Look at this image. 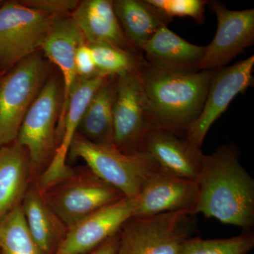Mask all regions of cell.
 <instances>
[{"instance_id": "8992f818", "label": "cell", "mask_w": 254, "mask_h": 254, "mask_svg": "<svg viewBox=\"0 0 254 254\" xmlns=\"http://www.w3.org/2000/svg\"><path fill=\"white\" fill-rule=\"evenodd\" d=\"M42 193L68 230L88 215L125 197L87 166L73 168L68 176Z\"/></svg>"}, {"instance_id": "e0dca14e", "label": "cell", "mask_w": 254, "mask_h": 254, "mask_svg": "<svg viewBox=\"0 0 254 254\" xmlns=\"http://www.w3.org/2000/svg\"><path fill=\"white\" fill-rule=\"evenodd\" d=\"M88 44L113 45L123 49L135 50L122 29L110 0L79 1L70 14Z\"/></svg>"}, {"instance_id": "484cf974", "label": "cell", "mask_w": 254, "mask_h": 254, "mask_svg": "<svg viewBox=\"0 0 254 254\" xmlns=\"http://www.w3.org/2000/svg\"><path fill=\"white\" fill-rule=\"evenodd\" d=\"M20 1L28 7L60 16H69L79 2L76 0H22Z\"/></svg>"}, {"instance_id": "cb8c5ba5", "label": "cell", "mask_w": 254, "mask_h": 254, "mask_svg": "<svg viewBox=\"0 0 254 254\" xmlns=\"http://www.w3.org/2000/svg\"><path fill=\"white\" fill-rule=\"evenodd\" d=\"M254 248V235L248 230L227 239L204 240L190 237L177 254H248Z\"/></svg>"}, {"instance_id": "d4e9b609", "label": "cell", "mask_w": 254, "mask_h": 254, "mask_svg": "<svg viewBox=\"0 0 254 254\" xmlns=\"http://www.w3.org/2000/svg\"><path fill=\"white\" fill-rule=\"evenodd\" d=\"M150 4L172 21L175 17H190L201 23L204 20V0H148Z\"/></svg>"}, {"instance_id": "30bf717a", "label": "cell", "mask_w": 254, "mask_h": 254, "mask_svg": "<svg viewBox=\"0 0 254 254\" xmlns=\"http://www.w3.org/2000/svg\"><path fill=\"white\" fill-rule=\"evenodd\" d=\"M254 56L232 66L218 68L212 78L203 109L185 138L200 148L213 123L226 111L235 97L254 85Z\"/></svg>"}, {"instance_id": "603a6c76", "label": "cell", "mask_w": 254, "mask_h": 254, "mask_svg": "<svg viewBox=\"0 0 254 254\" xmlns=\"http://www.w3.org/2000/svg\"><path fill=\"white\" fill-rule=\"evenodd\" d=\"M1 254H43L32 237L21 203L0 220Z\"/></svg>"}, {"instance_id": "d6986e66", "label": "cell", "mask_w": 254, "mask_h": 254, "mask_svg": "<svg viewBox=\"0 0 254 254\" xmlns=\"http://www.w3.org/2000/svg\"><path fill=\"white\" fill-rule=\"evenodd\" d=\"M27 150L16 141L0 148V220L22 201L31 182Z\"/></svg>"}, {"instance_id": "ba28073f", "label": "cell", "mask_w": 254, "mask_h": 254, "mask_svg": "<svg viewBox=\"0 0 254 254\" xmlns=\"http://www.w3.org/2000/svg\"><path fill=\"white\" fill-rule=\"evenodd\" d=\"M187 212H171L128 219L120 231L118 254H177L190 237Z\"/></svg>"}, {"instance_id": "4316f807", "label": "cell", "mask_w": 254, "mask_h": 254, "mask_svg": "<svg viewBox=\"0 0 254 254\" xmlns=\"http://www.w3.org/2000/svg\"><path fill=\"white\" fill-rule=\"evenodd\" d=\"M76 69L78 78L92 79L101 77L98 74L91 47L87 43L78 47L76 54Z\"/></svg>"}, {"instance_id": "3957f363", "label": "cell", "mask_w": 254, "mask_h": 254, "mask_svg": "<svg viewBox=\"0 0 254 254\" xmlns=\"http://www.w3.org/2000/svg\"><path fill=\"white\" fill-rule=\"evenodd\" d=\"M68 157L84 160L97 176L131 199L138 196L145 180L159 170L144 151L123 153L114 146L92 143L78 133L70 145Z\"/></svg>"}, {"instance_id": "7402d4cb", "label": "cell", "mask_w": 254, "mask_h": 254, "mask_svg": "<svg viewBox=\"0 0 254 254\" xmlns=\"http://www.w3.org/2000/svg\"><path fill=\"white\" fill-rule=\"evenodd\" d=\"M88 45L91 47L98 74L101 77L120 76L139 71L147 64L142 53L104 43Z\"/></svg>"}, {"instance_id": "5bb4252c", "label": "cell", "mask_w": 254, "mask_h": 254, "mask_svg": "<svg viewBox=\"0 0 254 254\" xmlns=\"http://www.w3.org/2000/svg\"><path fill=\"white\" fill-rule=\"evenodd\" d=\"M141 151L153 159L160 171L195 182L201 171L205 155L200 148L186 138L158 128L148 131Z\"/></svg>"}, {"instance_id": "52a82bcc", "label": "cell", "mask_w": 254, "mask_h": 254, "mask_svg": "<svg viewBox=\"0 0 254 254\" xmlns=\"http://www.w3.org/2000/svg\"><path fill=\"white\" fill-rule=\"evenodd\" d=\"M61 17L28 7L20 1H3L0 6V74L40 51L53 24Z\"/></svg>"}, {"instance_id": "6da1fadb", "label": "cell", "mask_w": 254, "mask_h": 254, "mask_svg": "<svg viewBox=\"0 0 254 254\" xmlns=\"http://www.w3.org/2000/svg\"><path fill=\"white\" fill-rule=\"evenodd\" d=\"M194 215L201 213L227 225L252 230L254 225V181L239 160L234 145L205 155L197 180Z\"/></svg>"}, {"instance_id": "44dd1931", "label": "cell", "mask_w": 254, "mask_h": 254, "mask_svg": "<svg viewBox=\"0 0 254 254\" xmlns=\"http://www.w3.org/2000/svg\"><path fill=\"white\" fill-rule=\"evenodd\" d=\"M117 76H110L95 93L83 115L78 134L95 144L114 146L113 105Z\"/></svg>"}, {"instance_id": "7c38bea8", "label": "cell", "mask_w": 254, "mask_h": 254, "mask_svg": "<svg viewBox=\"0 0 254 254\" xmlns=\"http://www.w3.org/2000/svg\"><path fill=\"white\" fill-rule=\"evenodd\" d=\"M198 195L197 182L158 170L145 180L138 196L133 199V216L150 217L171 212L194 215Z\"/></svg>"}, {"instance_id": "9c48e42d", "label": "cell", "mask_w": 254, "mask_h": 254, "mask_svg": "<svg viewBox=\"0 0 254 254\" xmlns=\"http://www.w3.org/2000/svg\"><path fill=\"white\" fill-rule=\"evenodd\" d=\"M150 123L140 71L117 76L113 105V144L123 153L141 151Z\"/></svg>"}, {"instance_id": "83f0119b", "label": "cell", "mask_w": 254, "mask_h": 254, "mask_svg": "<svg viewBox=\"0 0 254 254\" xmlns=\"http://www.w3.org/2000/svg\"><path fill=\"white\" fill-rule=\"evenodd\" d=\"M120 231L108 240L105 241L95 250L84 254H118L119 244H120Z\"/></svg>"}, {"instance_id": "7a4b0ae2", "label": "cell", "mask_w": 254, "mask_h": 254, "mask_svg": "<svg viewBox=\"0 0 254 254\" xmlns=\"http://www.w3.org/2000/svg\"><path fill=\"white\" fill-rule=\"evenodd\" d=\"M218 69L171 72L147 63L140 71L147 114L153 128L185 138L203 109Z\"/></svg>"}, {"instance_id": "5b68a950", "label": "cell", "mask_w": 254, "mask_h": 254, "mask_svg": "<svg viewBox=\"0 0 254 254\" xmlns=\"http://www.w3.org/2000/svg\"><path fill=\"white\" fill-rule=\"evenodd\" d=\"M63 100V81L50 76L28 110L15 141L27 150L36 180L48 168L56 151Z\"/></svg>"}, {"instance_id": "2e32d148", "label": "cell", "mask_w": 254, "mask_h": 254, "mask_svg": "<svg viewBox=\"0 0 254 254\" xmlns=\"http://www.w3.org/2000/svg\"><path fill=\"white\" fill-rule=\"evenodd\" d=\"M205 49L185 41L168 26L160 28L141 48L145 60L151 66L181 73L200 71Z\"/></svg>"}, {"instance_id": "8fae6325", "label": "cell", "mask_w": 254, "mask_h": 254, "mask_svg": "<svg viewBox=\"0 0 254 254\" xmlns=\"http://www.w3.org/2000/svg\"><path fill=\"white\" fill-rule=\"evenodd\" d=\"M216 15L218 28L213 41L205 47L199 69H218L254 43V9L233 11L220 1H209Z\"/></svg>"}, {"instance_id": "277c9868", "label": "cell", "mask_w": 254, "mask_h": 254, "mask_svg": "<svg viewBox=\"0 0 254 254\" xmlns=\"http://www.w3.org/2000/svg\"><path fill=\"white\" fill-rule=\"evenodd\" d=\"M51 65L40 50L0 80V148L16 141L23 119L50 76Z\"/></svg>"}, {"instance_id": "ffe728a7", "label": "cell", "mask_w": 254, "mask_h": 254, "mask_svg": "<svg viewBox=\"0 0 254 254\" xmlns=\"http://www.w3.org/2000/svg\"><path fill=\"white\" fill-rule=\"evenodd\" d=\"M113 7L127 39L141 53L145 42L171 21L148 0H115Z\"/></svg>"}, {"instance_id": "ac0fdd59", "label": "cell", "mask_w": 254, "mask_h": 254, "mask_svg": "<svg viewBox=\"0 0 254 254\" xmlns=\"http://www.w3.org/2000/svg\"><path fill=\"white\" fill-rule=\"evenodd\" d=\"M21 207L30 233L42 253H56L68 228L48 204L36 180L26 190Z\"/></svg>"}, {"instance_id": "f1b7e54d", "label": "cell", "mask_w": 254, "mask_h": 254, "mask_svg": "<svg viewBox=\"0 0 254 254\" xmlns=\"http://www.w3.org/2000/svg\"><path fill=\"white\" fill-rule=\"evenodd\" d=\"M3 1H0V6H1V4H2Z\"/></svg>"}, {"instance_id": "9a60e30c", "label": "cell", "mask_w": 254, "mask_h": 254, "mask_svg": "<svg viewBox=\"0 0 254 254\" xmlns=\"http://www.w3.org/2000/svg\"><path fill=\"white\" fill-rule=\"evenodd\" d=\"M86 43L71 16H64L55 21L41 47V51L52 64L59 68L63 83V100L58 126L59 131L68 98L77 80L76 54L78 47Z\"/></svg>"}, {"instance_id": "4fadbf2b", "label": "cell", "mask_w": 254, "mask_h": 254, "mask_svg": "<svg viewBox=\"0 0 254 254\" xmlns=\"http://www.w3.org/2000/svg\"><path fill=\"white\" fill-rule=\"evenodd\" d=\"M134 200L125 197L99 209L70 227L55 254H84L108 240L134 213Z\"/></svg>"}]
</instances>
